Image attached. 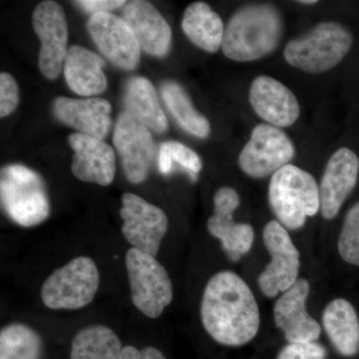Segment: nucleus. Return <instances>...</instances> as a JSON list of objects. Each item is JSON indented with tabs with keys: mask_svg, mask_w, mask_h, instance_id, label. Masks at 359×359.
Returning <instances> with one entry per match:
<instances>
[{
	"mask_svg": "<svg viewBox=\"0 0 359 359\" xmlns=\"http://www.w3.org/2000/svg\"><path fill=\"white\" fill-rule=\"evenodd\" d=\"M201 320L215 341L242 346L256 337L261 316L249 285L233 271H222L205 285Z\"/></svg>",
	"mask_w": 359,
	"mask_h": 359,
	"instance_id": "1",
	"label": "nucleus"
},
{
	"mask_svg": "<svg viewBox=\"0 0 359 359\" xmlns=\"http://www.w3.org/2000/svg\"><path fill=\"white\" fill-rule=\"evenodd\" d=\"M282 14L271 4L238 9L224 28L222 51L236 62H252L275 51L283 37Z\"/></svg>",
	"mask_w": 359,
	"mask_h": 359,
	"instance_id": "2",
	"label": "nucleus"
},
{
	"mask_svg": "<svg viewBox=\"0 0 359 359\" xmlns=\"http://www.w3.org/2000/svg\"><path fill=\"white\" fill-rule=\"evenodd\" d=\"M353 33L337 21H323L285 45L283 57L292 67L320 74L332 70L348 54Z\"/></svg>",
	"mask_w": 359,
	"mask_h": 359,
	"instance_id": "3",
	"label": "nucleus"
},
{
	"mask_svg": "<svg viewBox=\"0 0 359 359\" xmlns=\"http://www.w3.org/2000/svg\"><path fill=\"white\" fill-rule=\"evenodd\" d=\"M269 203L285 228L297 230L320 211V187L313 175L289 164L271 176Z\"/></svg>",
	"mask_w": 359,
	"mask_h": 359,
	"instance_id": "4",
	"label": "nucleus"
},
{
	"mask_svg": "<svg viewBox=\"0 0 359 359\" xmlns=\"http://www.w3.org/2000/svg\"><path fill=\"white\" fill-rule=\"evenodd\" d=\"M0 196L4 212L18 226H39L50 215V201L43 179L23 165L2 168Z\"/></svg>",
	"mask_w": 359,
	"mask_h": 359,
	"instance_id": "5",
	"label": "nucleus"
},
{
	"mask_svg": "<svg viewBox=\"0 0 359 359\" xmlns=\"http://www.w3.org/2000/svg\"><path fill=\"white\" fill-rule=\"evenodd\" d=\"M100 285L95 262L88 257H78L47 278L41 287L44 306L51 309L75 311L93 301Z\"/></svg>",
	"mask_w": 359,
	"mask_h": 359,
	"instance_id": "6",
	"label": "nucleus"
},
{
	"mask_svg": "<svg viewBox=\"0 0 359 359\" xmlns=\"http://www.w3.org/2000/svg\"><path fill=\"white\" fill-rule=\"evenodd\" d=\"M132 302L150 318H158L173 301V283L167 269L156 257L134 249L125 259Z\"/></svg>",
	"mask_w": 359,
	"mask_h": 359,
	"instance_id": "7",
	"label": "nucleus"
},
{
	"mask_svg": "<svg viewBox=\"0 0 359 359\" xmlns=\"http://www.w3.org/2000/svg\"><path fill=\"white\" fill-rule=\"evenodd\" d=\"M294 155V144L282 129L259 124L241 151L238 166L250 178L263 179L289 165Z\"/></svg>",
	"mask_w": 359,
	"mask_h": 359,
	"instance_id": "8",
	"label": "nucleus"
},
{
	"mask_svg": "<svg viewBox=\"0 0 359 359\" xmlns=\"http://www.w3.org/2000/svg\"><path fill=\"white\" fill-rule=\"evenodd\" d=\"M263 238L271 263L257 278V285L262 292L271 299L287 292L299 280L301 261L299 250L280 222H269L264 226Z\"/></svg>",
	"mask_w": 359,
	"mask_h": 359,
	"instance_id": "9",
	"label": "nucleus"
},
{
	"mask_svg": "<svg viewBox=\"0 0 359 359\" xmlns=\"http://www.w3.org/2000/svg\"><path fill=\"white\" fill-rule=\"evenodd\" d=\"M120 215L123 236L132 248L157 256L169 226L166 212L135 194L126 193L122 196Z\"/></svg>",
	"mask_w": 359,
	"mask_h": 359,
	"instance_id": "10",
	"label": "nucleus"
},
{
	"mask_svg": "<svg viewBox=\"0 0 359 359\" xmlns=\"http://www.w3.org/2000/svg\"><path fill=\"white\" fill-rule=\"evenodd\" d=\"M32 25L41 42L39 69L47 79H57L68 51V26L65 9L52 0L40 2L33 11Z\"/></svg>",
	"mask_w": 359,
	"mask_h": 359,
	"instance_id": "11",
	"label": "nucleus"
},
{
	"mask_svg": "<svg viewBox=\"0 0 359 359\" xmlns=\"http://www.w3.org/2000/svg\"><path fill=\"white\" fill-rule=\"evenodd\" d=\"M113 143L121 158L127 180L132 184L143 183L154 158V141L150 130L125 111L116 123Z\"/></svg>",
	"mask_w": 359,
	"mask_h": 359,
	"instance_id": "12",
	"label": "nucleus"
},
{
	"mask_svg": "<svg viewBox=\"0 0 359 359\" xmlns=\"http://www.w3.org/2000/svg\"><path fill=\"white\" fill-rule=\"evenodd\" d=\"M91 39L111 63L123 70L139 65L141 48L131 28L123 18L112 13H96L87 23Z\"/></svg>",
	"mask_w": 359,
	"mask_h": 359,
	"instance_id": "13",
	"label": "nucleus"
},
{
	"mask_svg": "<svg viewBox=\"0 0 359 359\" xmlns=\"http://www.w3.org/2000/svg\"><path fill=\"white\" fill-rule=\"evenodd\" d=\"M240 196L231 187H222L214 196V215L208 219V231L219 238L231 261L238 262L250 252L255 241L254 228L235 223L233 212L240 205Z\"/></svg>",
	"mask_w": 359,
	"mask_h": 359,
	"instance_id": "14",
	"label": "nucleus"
},
{
	"mask_svg": "<svg viewBox=\"0 0 359 359\" xmlns=\"http://www.w3.org/2000/svg\"><path fill=\"white\" fill-rule=\"evenodd\" d=\"M359 158L351 149L342 147L330 156L320 186V212L323 218L334 219L355 188Z\"/></svg>",
	"mask_w": 359,
	"mask_h": 359,
	"instance_id": "15",
	"label": "nucleus"
},
{
	"mask_svg": "<svg viewBox=\"0 0 359 359\" xmlns=\"http://www.w3.org/2000/svg\"><path fill=\"white\" fill-rule=\"evenodd\" d=\"M249 101L259 118L278 128L292 126L301 115L294 92L276 78L259 75L250 87Z\"/></svg>",
	"mask_w": 359,
	"mask_h": 359,
	"instance_id": "16",
	"label": "nucleus"
},
{
	"mask_svg": "<svg viewBox=\"0 0 359 359\" xmlns=\"http://www.w3.org/2000/svg\"><path fill=\"white\" fill-rule=\"evenodd\" d=\"M309 294V283L299 278L287 292H283L273 306V318L276 327L290 342H314L321 334L320 323L306 311V299Z\"/></svg>",
	"mask_w": 359,
	"mask_h": 359,
	"instance_id": "17",
	"label": "nucleus"
},
{
	"mask_svg": "<svg viewBox=\"0 0 359 359\" xmlns=\"http://www.w3.org/2000/svg\"><path fill=\"white\" fill-rule=\"evenodd\" d=\"M74 151L71 171L80 181L109 186L116 173L115 153L103 140L81 133L71 134L68 138Z\"/></svg>",
	"mask_w": 359,
	"mask_h": 359,
	"instance_id": "18",
	"label": "nucleus"
},
{
	"mask_svg": "<svg viewBox=\"0 0 359 359\" xmlns=\"http://www.w3.org/2000/svg\"><path fill=\"white\" fill-rule=\"evenodd\" d=\"M122 18L128 23L142 50L156 57L169 53L171 27L152 4L144 0L127 2Z\"/></svg>",
	"mask_w": 359,
	"mask_h": 359,
	"instance_id": "19",
	"label": "nucleus"
},
{
	"mask_svg": "<svg viewBox=\"0 0 359 359\" xmlns=\"http://www.w3.org/2000/svg\"><path fill=\"white\" fill-rule=\"evenodd\" d=\"M111 104L103 98L73 99L58 97L54 100L53 114L78 133L103 140L110 129Z\"/></svg>",
	"mask_w": 359,
	"mask_h": 359,
	"instance_id": "20",
	"label": "nucleus"
},
{
	"mask_svg": "<svg viewBox=\"0 0 359 359\" xmlns=\"http://www.w3.org/2000/svg\"><path fill=\"white\" fill-rule=\"evenodd\" d=\"M105 62L98 54L85 47L73 45L65 60V74L68 86L80 96H94L107 88L104 73Z\"/></svg>",
	"mask_w": 359,
	"mask_h": 359,
	"instance_id": "21",
	"label": "nucleus"
},
{
	"mask_svg": "<svg viewBox=\"0 0 359 359\" xmlns=\"http://www.w3.org/2000/svg\"><path fill=\"white\" fill-rule=\"evenodd\" d=\"M323 325L337 353L346 358L359 353V318L351 302L344 299L330 302L323 311Z\"/></svg>",
	"mask_w": 359,
	"mask_h": 359,
	"instance_id": "22",
	"label": "nucleus"
},
{
	"mask_svg": "<svg viewBox=\"0 0 359 359\" xmlns=\"http://www.w3.org/2000/svg\"><path fill=\"white\" fill-rule=\"evenodd\" d=\"M126 112L155 133L167 131L168 120L153 84L145 77L130 78L125 86Z\"/></svg>",
	"mask_w": 359,
	"mask_h": 359,
	"instance_id": "23",
	"label": "nucleus"
},
{
	"mask_svg": "<svg viewBox=\"0 0 359 359\" xmlns=\"http://www.w3.org/2000/svg\"><path fill=\"white\" fill-rule=\"evenodd\" d=\"M181 25L189 40L202 50L216 53L221 48L226 27L219 14L205 2L187 6Z\"/></svg>",
	"mask_w": 359,
	"mask_h": 359,
	"instance_id": "24",
	"label": "nucleus"
},
{
	"mask_svg": "<svg viewBox=\"0 0 359 359\" xmlns=\"http://www.w3.org/2000/svg\"><path fill=\"white\" fill-rule=\"evenodd\" d=\"M122 349L114 330L105 325H89L73 339L70 359H120Z\"/></svg>",
	"mask_w": 359,
	"mask_h": 359,
	"instance_id": "25",
	"label": "nucleus"
},
{
	"mask_svg": "<svg viewBox=\"0 0 359 359\" xmlns=\"http://www.w3.org/2000/svg\"><path fill=\"white\" fill-rule=\"evenodd\" d=\"M161 92L168 109L182 128L198 138L209 136L211 132L209 120L194 107L190 97L181 85L175 81L164 82Z\"/></svg>",
	"mask_w": 359,
	"mask_h": 359,
	"instance_id": "26",
	"label": "nucleus"
},
{
	"mask_svg": "<svg viewBox=\"0 0 359 359\" xmlns=\"http://www.w3.org/2000/svg\"><path fill=\"white\" fill-rule=\"evenodd\" d=\"M41 337L25 323H11L0 332V359H40Z\"/></svg>",
	"mask_w": 359,
	"mask_h": 359,
	"instance_id": "27",
	"label": "nucleus"
},
{
	"mask_svg": "<svg viewBox=\"0 0 359 359\" xmlns=\"http://www.w3.org/2000/svg\"><path fill=\"white\" fill-rule=\"evenodd\" d=\"M337 249L344 262L359 266V202L346 212Z\"/></svg>",
	"mask_w": 359,
	"mask_h": 359,
	"instance_id": "28",
	"label": "nucleus"
},
{
	"mask_svg": "<svg viewBox=\"0 0 359 359\" xmlns=\"http://www.w3.org/2000/svg\"><path fill=\"white\" fill-rule=\"evenodd\" d=\"M160 148L166 151L173 165L174 163H177L186 170L187 173L190 175L193 181L197 180L198 174L200 173L203 168V162L195 151L177 141L165 142Z\"/></svg>",
	"mask_w": 359,
	"mask_h": 359,
	"instance_id": "29",
	"label": "nucleus"
},
{
	"mask_svg": "<svg viewBox=\"0 0 359 359\" xmlns=\"http://www.w3.org/2000/svg\"><path fill=\"white\" fill-rule=\"evenodd\" d=\"M327 349L318 342H289L278 353L276 359H325Z\"/></svg>",
	"mask_w": 359,
	"mask_h": 359,
	"instance_id": "30",
	"label": "nucleus"
},
{
	"mask_svg": "<svg viewBox=\"0 0 359 359\" xmlns=\"http://www.w3.org/2000/svg\"><path fill=\"white\" fill-rule=\"evenodd\" d=\"M20 102L18 82L11 74H0V117L4 118L15 110Z\"/></svg>",
	"mask_w": 359,
	"mask_h": 359,
	"instance_id": "31",
	"label": "nucleus"
},
{
	"mask_svg": "<svg viewBox=\"0 0 359 359\" xmlns=\"http://www.w3.org/2000/svg\"><path fill=\"white\" fill-rule=\"evenodd\" d=\"M126 4L127 2L123 0H79L75 2L77 6L86 13H91L92 15L96 13H109V11H114Z\"/></svg>",
	"mask_w": 359,
	"mask_h": 359,
	"instance_id": "32",
	"label": "nucleus"
},
{
	"mask_svg": "<svg viewBox=\"0 0 359 359\" xmlns=\"http://www.w3.org/2000/svg\"><path fill=\"white\" fill-rule=\"evenodd\" d=\"M120 359H167L164 354L161 353L156 347L147 346L143 349H137L136 347L127 346L123 347Z\"/></svg>",
	"mask_w": 359,
	"mask_h": 359,
	"instance_id": "33",
	"label": "nucleus"
},
{
	"mask_svg": "<svg viewBox=\"0 0 359 359\" xmlns=\"http://www.w3.org/2000/svg\"><path fill=\"white\" fill-rule=\"evenodd\" d=\"M173 163L170 159L169 155L167 154L164 149L160 148L159 152V169L163 175H169L173 170Z\"/></svg>",
	"mask_w": 359,
	"mask_h": 359,
	"instance_id": "34",
	"label": "nucleus"
},
{
	"mask_svg": "<svg viewBox=\"0 0 359 359\" xmlns=\"http://www.w3.org/2000/svg\"><path fill=\"white\" fill-rule=\"evenodd\" d=\"M299 4H304V6H313V4H318V1L316 0H302V1H297Z\"/></svg>",
	"mask_w": 359,
	"mask_h": 359,
	"instance_id": "35",
	"label": "nucleus"
}]
</instances>
